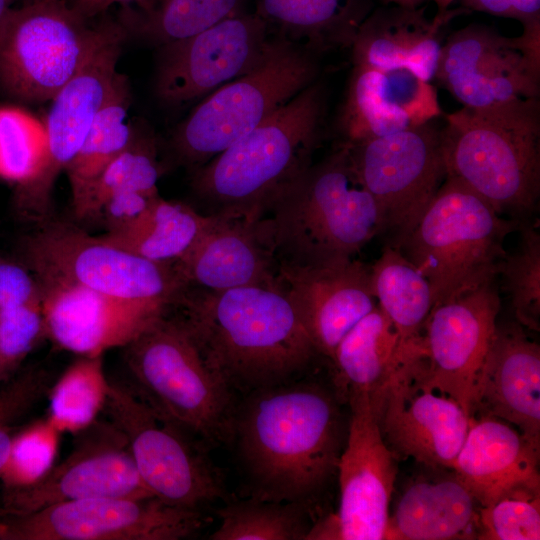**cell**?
I'll return each instance as SVG.
<instances>
[{
	"label": "cell",
	"instance_id": "6da1fadb",
	"mask_svg": "<svg viewBox=\"0 0 540 540\" xmlns=\"http://www.w3.org/2000/svg\"><path fill=\"white\" fill-rule=\"evenodd\" d=\"M338 403L311 383L251 392L236 409L233 439L252 498L303 505L324 488L342 451Z\"/></svg>",
	"mask_w": 540,
	"mask_h": 540
},
{
	"label": "cell",
	"instance_id": "7a4b0ae2",
	"mask_svg": "<svg viewBox=\"0 0 540 540\" xmlns=\"http://www.w3.org/2000/svg\"><path fill=\"white\" fill-rule=\"evenodd\" d=\"M174 305L209 367L250 392L288 383L318 354L281 286L187 288Z\"/></svg>",
	"mask_w": 540,
	"mask_h": 540
},
{
	"label": "cell",
	"instance_id": "3957f363",
	"mask_svg": "<svg viewBox=\"0 0 540 540\" xmlns=\"http://www.w3.org/2000/svg\"><path fill=\"white\" fill-rule=\"evenodd\" d=\"M253 222L277 264L300 266L353 259L384 230L346 143L283 187Z\"/></svg>",
	"mask_w": 540,
	"mask_h": 540
},
{
	"label": "cell",
	"instance_id": "277c9868",
	"mask_svg": "<svg viewBox=\"0 0 540 540\" xmlns=\"http://www.w3.org/2000/svg\"><path fill=\"white\" fill-rule=\"evenodd\" d=\"M325 93L313 82L192 179L207 215L256 220L269 201L302 173L321 137Z\"/></svg>",
	"mask_w": 540,
	"mask_h": 540
},
{
	"label": "cell",
	"instance_id": "5b68a950",
	"mask_svg": "<svg viewBox=\"0 0 540 540\" xmlns=\"http://www.w3.org/2000/svg\"><path fill=\"white\" fill-rule=\"evenodd\" d=\"M538 104L501 110L467 107L448 114L440 130L446 177L454 178L500 214L523 221L540 195Z\"/></svg>",
	"mask_w": 540,
	"mask_h": 540
},
{
	"label": "cell",
	"instance_id": "8992f818",
	"mask_svg": "<svg viewBox=\"0 0 540 540\" xmlns=\"http://www.w3.org/2000/svg\"><path fill=\"white\" fill-rule=\"evenodd\" d=\"M520 221L504 219L462 182L445 177L397 249L428 280L433 307L495 281L504 240Z\"/></svg>",
	"mask_w": 540,
	"mask_h": 540
},
{
	"label": "cell",
	"instance_id": "52a82bcc",
	"mask_svg": "<svg viewBox=\"0 0 540 540\" xmlns=\"http://www.w3.org/2000/svg\"><path fill=\"white\" fill-rule=\"evenodd\" d=\"M124 349L132 388L158 413L192 437L214 444L233 440L230 387L179 319L164 314Z\"/></svg>",
	"mask_w": 540,
	"mask_h": 540
},
{
	"label": "cell",
	"instance_id": "ba28073f",
	"mask_svg": "<svg viewBox=\"0 0 540 540\" xmlns=\"http://www.w3.org/2000/svg\"><path fill=\"white\" fill-rule=\"evenodd\" d=\"M310 50L281 36L249 73L207 95L174 130L179 163L201 167L249 133L317 76Z\"/></svg>",
	"mask_w": 540,
	"mask_h": 540
},
{
	"label": "cell",
	"instance_id": "9c48e42d",
	"mask_svg": "<svg viewBox=\"0 0 540 540\" xmlns=\"http://www.w3.org/2000/svg\"><path fill=\"white\" fill-rule=\"evenodd\" d=\"M67 0H30L0 22V91L43 103L84 66L116 21L92 24Z\"/></svg>",
	"mask_w": 540,
	"mask_h": 540
},
{
	"label": "cell",
	"instance_id": "30bf717a",
	"mask_svg": "<svg viewBox=\"0 0 540 540\" xmlns=\"http://www.w3.org/2000/svg\"><path fill=\"white\" fill-rule=\"evenodd\" d=\"M40 285H74L103 294L173 306L187 288L176 263L137 256L67 223H49L23 243Z\"/></svg>",
	"mask_w": 540,
	"mask_h": 540
},
{
	"label": "cell",
	"instance_id": "8fae6325",
	"mask_svg": "<svg viewBox=\"0 0 540 540\" xmlns=\"http://www.w3.org/2000/svg\"><path fill=\"white\" fill-rule=\"evenodd\" d=\"M104 410L123 434L141 481L152 496L192 510L225 497L221 472L204 450L133 388L110 381Z\"/></svg>",
	"mask_w": 540,
	"mask_h": 540
},
{
	"label": "cell",
	"instance_id": "7c38bea8",
	"mask_svg": "<svg viewBox=\"0 0 540 540\" xmlns=\"http://www.w3.org/2000/svg\"><path fill=\"white\" fill-rule=\"evenodd\" d=\"M540 28L508 38L471 25L443 44L436 76L451 94L477 111H501L538 104Z\"/></svg>",
	"mask_w": 540,
	"mask_h": 540
},
{
	"label": "cell",
	"instance_id": "4fadbf2b",
	"mask_svg": "<svg viewBox=\"0 0 540 540\" xmlns=\"http://www.w3.org/2000/svg\"><path fill=\"white\" fill-rule=\"evenodd\" d=\"M200 510L156 497H91L0 517V540H179L203 525Z\"/></svg>",
	"mask_w": 540,
	"mask_h": 540
},
{
	"label": "cell",
	"instance_id": "5bb4252c",
	"mask_svg": "<svg viewBox=\"0 0 540 540\" xmlns=\"http://www.w3.org/2000/svg\"><path fill=\"white\" fill-rule=\"evenodd\" d=\"M346 403L351 417L336 471L339 507L311 526L305 540L384 539L398 457L383 440L375 397L357 394Z\"/></svg>",
	"mask_w": 540,
	"mask_h": 540
},
{
	"label": "cell",
	"instance_id": "9a60e30c",
	"mask_svg": "<svg viewBox=\"0 0 540 540\" xmlns=\"http://www.w3.org/2000/svg\"><path fill=\"white\" fill-rule=\"evenodd\" d=\"M344 143V142H343ZM355 169L377 202L396 247L411 232L446 177L440 130L431 122L348 144Z\"/></svg>",
	"mask_w": 540,
	"mask_h": 540
},
{
	"label": "cell",
	"instance_id": "2e32d148",
	"mask_svg": "<svg viewBox=\"0 0 540 540\" xmlns=\"http://www.w3.org/2000/svg\"><path fill=\"white\" fill-rule=\"evenodd\" d=\"M272 40L258 14L238 13L195 35L163 44L156 63V96L168 106L206 97L256 68Z\"/></svg>",
	"mask_w": 540,
	"mask_h": 540
},
{
	"label": "cell",
	"instance_id": "e0dca14e",
	"mask_svg": "<svg viewBox=\"0 0 540 540\" xmlns=\"http://www.w3.org/2000/svg\"><path fill=\"white\" fill-rule=\"evenodd\" d=\"M77 434L71 453L40 479L4 487L0 517L91 497H154L141 481L123 434L109 420H96Z\"/></svg>",
	"mask_w": 540,
	"mask_h": 540
},
{
	"label": "cell",
	"instance_id": "ac0fdd59",
	"mask_svg": "<svg viewBox=\"0 0 540 540\" xmlns=\"http://www.w3.org/2000/svg\"><path fill=\"white\" fill-rule=\"evenodd\" d=\"M494 282L434 306L420 338V375L458 402L468 416L497 326L500 297Z\"/></svg>",
	"mask_w": 540,
	"mask_h": 540
},
{
	"label": "cell",
	"instance_id": "d6986e66",
	"mask_svg": "<svg viewBox=\"0 0 540 540\" xmlns=\"http://www.w3.org/2000/svg\"><path fill=\"white\" fill-rule=\"evenodd\" d=\"M416 356L375 397L380 431L398 458L452 469L467 435L469 416L453 398L424 381Z\"/></svg>",
	"mask_w": 540,
	"mask_h": 540
},
{
	"label": "cell",
	"instance_id": "ffe728a7",
	"mask_svg": "<svg viewBox=\"0 0 540 540\" xmlns=\"http://www.w3.org/2000/svg\"><path fill=\"white\" fill-rule=\"evenodd\" d=\"M126 36L125 29L116 21L80 71L50 100L43 120L48 161L37 180L18 188L17 202L23 211H43L57 176L66 170L83 145L120 74L117 64Z\"/></svg>",
	"mask_w": 540,
	"mask_h": 540
},
{
	"label": "cell",
	"instance_id": "44dd1931",
	"mask_svg": "<svg viewBox=\"0 0 540 540\" xmlns=\"http://www.w3.org/2000/svg\"><path fill=\"white\" fill-rule=\"evenodd\" d=\"M41 288L46 337L79 356H99L125 347L171 307L74 285Z\"/></svg>",
	"mask_w": 540,
	"mask_h": 540
},
{
	"label": "cell",
	"instance_id": "7402d4cb",
	"mask_svg": "<svg viewBox=\"0 0 540 540\" xmlns=\"http://www.w3.org/2000/svg\"><path fill=\"white\" fill-rule=\"evenodd\" d=\"M277 277L318 354L329 359L346 333L377 305L370 265L354 258L319 266L278 263Z\"/></svg>",
	"mask_w": 540,
	"mask_h": 540
},
{
	"label": "cell",
	"instance_id": "603a6c76",
	"mask_svg": "<svg viewBox=\"0 0 540 540\" xmlns=\"http://www.w3.org/2000/svg\"><path fill=\"white\" fill-rule=\"evenodd\" d=\"M471 415L504 420L540 448V346L519 325L496 326L473 390Z\"/></svg>",
	"mask_w": 540,
	"mask_h": 540
},
{
	"label": "cell",
	"instance_id": "cb8c5ba5",
	"mask_svg": "<svg viewBox=\"0 0 540 540\" xmlns=\"http://www.w3.org/2000/svg\"><path fill=\"white\" fill-rule=\"evenodd\" d=\"M441 114L435 87L407 70L354 65L340 115L353 144L432 122Z\"/></svg>",
	"mask_w": 540,
	"mask_h": 540
},
{
	"label": "cell",
	"instance_id": "d4e9b609",
	"mask_svg": "<svg viewBox=\"0 0 540 540\" xmlns=\"http://www.w3.org/2000/svg\"><path fill=\"white\" fill-rule=\"evenodd\" d=\"M188 286L223 291L279 286L277 261L253 221L215 215L193 247L175 262Z\"/></svg>",
	"mask_w": 540,
	"mask_h": 540
},
{
	"label": "cell",
	"instance_id": "484cf974",
	"mask_svg": "<svg viewBox=\"0 0 540 540\" xmlns=\"http://www.w3.org/2000/svg\"><path fill=\"white\" fill-rule=\"evenodd\" d=\"M539 452L506 421L471 415L452 469L484 507L517 485L540 483Z\"/></svg>",
	"mask_w": 540,
	"mask_h": 540
},
{
	"label": "cell",
	"instance_id": "4316f807",
	"mask_svg": "<svg viewBox=\"0 0 540 540\" xmlns=\"http://www.w3.org/2000/svg\"><path fill=\"white\" fill-rule=\"evenodd\" d=\"M375 15L363 21L351 44L354 65L380 70H407L430 82L441 56V29L455 12H440L428 21L415 9Z\"/></svg>",
	"mask_w": 540,
	"mask_h": 540
},
{
	"label": "cell",
	"instance_id": "83f0119b",
	"mask_svg": "<svg viewBox=\"0 0 540 540\" xmlns=\"http://www.w3.org/2000/svg\"><path fill=\"white\" fill-rule=\"evenodd\" d=\"M419 340L404 342L377 304L346 333L330 359L339 403L357 394L379 395L418 354Z\"/></svg>",
	"mask_w": 540,
	"mask_h": 540
},
{
	"label": "cell",
	"instance_id": "f1b7e54d",
	"mask_svg": "<svg viewBox=\"0 0 540 540\" xmlns=\"http://www.w3.org/2000/svg\"><path fill=\"white\" fill-rule=\"evenodd\" d=\"M480 504L454 473L416 480L389 516L385 540L477 539Z\"/></svg>",
	"mask_w": 540,
	"mask_h": 540
},
{
	"label": "cell",
	"instance_id": "f546056e",
	"mask_svg": "<svg viewBox=\"0 0 540 540\" xmlns=\"http://www.w3.org/2000/svg\"><path fill=\"white\" fill-rule=\"evenodd\" d=\"M215 219L191 206L160 195L128 228L101 236L142 258L175 263L198 241Z\"/></svg>",
	"mask_w": 540,
	"mask_h": 540
},
{
	"label": "cell",
	"instance_id": "4dcf8cb0",
	"mask_svg": "<svg viewBox=\"0 0 540 540\" xmlns=\"http://www.w3.org/2000/svg\"><path fill=\"white\" fill-rule=\"evenodd\" d=\"M256 14L281 37L318 51L351 46L363 22L357 0H258Z\"/></svg>",
	"mask_w": 540,
	"mask_h": 540
},
{
	"label": "cell",
	"instance_id": "1f68e13d",
	"mask_svg": "<svg viewBox=\"0 0 540 540\" xmlns=\"http://www.w3.org/2000/svg\"><path fill=\"white\" fill-rule=\"evenodd\" d=\"M130 104V85L126 76L120 73L111 95L96 115L83 145L65 170L76 216L82 210L99 176L136 136L127 120Z\"/></svg>",
	"mask_w": 540,
	"mask_h": 540
},
{
	"label": "cell",
	"instance_id": "d6a6232c",
	"mask_svg": "<svg viewBox=\"0 0 540 540\" xmlns=\"http://www.w3.org/2000/svg\"><path fill=\"white\" fill-rule=\"evenodd\" d=\"M371 288L379 307L404 342L421 336L433 308L428 280L396 247L388 244L370 265Z\"/></svg>",
	"mask_w": 540,
	"mask_h": 540
},
{
	"label": "cell",
	"instance_id": "836d02e7",
	"mask_svg": "<svg viewBox=\"0 0 540 540\" xmlns=\"http://www.w3.org/2000/svg\"><path fill=\"white\" fill-rule=\"evenodd\" d=\"M243 0H149L141 7L125 6L119 23L132 33L161 46L195 35L238 14Z\"/></svg>",
	"mask_w": 540,
	"mask_h": 540
},
{
	"label": "cell",
	"instance_id": "e575fe53",
	"mask_svg": "<svg viewBox=\"0 0 540 540\" xmlns=\"http://www.w3.org/2000/svg\"><path fill=\"white\" fill-rule=\"evenodd\" d=\"M102 356H79L52 383L47 395V417L61 433L83 431L104 410L110 381Z\"/></svg>",
	"mask_w": 540,
	"mask_h": 540
},
{
	"label": "cell",
	"instance_id": "d590c367",
	"mask_svg": "<svg viewBox=\"0 0 540 540\" xmlns=\"http://www.w3.org/2000/svg\"><path fill=\"white\" fill-rule=\"evenodd\" d=\"M211 540H305L310 528L303 505L255 498L219 509Z\"/></svg>",
	"mask_w": 540,
	"mask_h": 540
},
{
	"label": "cell",
	"instance_id": "8d00e7d4",
	"mask_svg": "<svg viewBox=\"0 0 540 540\" xmlns=\"http://www.w3.org/2000/svg\"><path fill=\"white\" fill-rule=\"evenodd\" d=\"M48 143L43 120L14 105L0 107V178L18 188L43 173Z\"/></svg>",
	"mask_w": 540,
	"mask_h": 540
},
{
	"label": "cell",
	"instance_id": "74e56055",
	"mask_svg": "<svg viewBox=\"0 0 540 540\" xmlns=\"http://www.w3.org/2000/svg\"><path fill=\"white\" fill-rule=\"evenodd\" d=\"M516 250L501 262L504 288L518 323L540 330V234L534 225L520 221Z\"/></svg>",
	"mask_w": 540,
	"mask_h": 540
},
{
	"label": "cell",
	"instance_id": "f35d334b",
	"mask_svg": "<svg viewBox=\"0 0 540 540\" xmlns=\"http://www.w3.org/2000/svg\"><path fill=\"white\" fill-rule=\"evenodd\" d=\"M160 169L150 142L137 139L105 168L93 186L78 218H94L111 196L129 191L157 194Z\"/></svg>",
	"mask_w": 540,
	"mask_h": 540
},
{
	"label": "cell",
	"instance_id": "ab89813d",
	"mask_svg": "<svg viewBox=\"0 0 540 540\" xmlns=\"http://www.w3.org/2000/svg\"><path fill=\"white\" fill-rule=\"evenodd\" d=\"M477 539H540V483L517 485L480 507Z\"/></svg>",
	"mask_w": 540,
	"mask_h": 540
},
{
	"label": "cell",
	"instance_id": "60d3db41",
	"mask_svg": "<svg viewBox=\"0 0 540 540\" xmlns=\"http://www.w3.org/2000/svg\"><path fill=\"white\" fill-rule=\"evenodd\" d=\"M60 431L48 419H39L19 431L0 475L4 487L29 485L54 465Z\"/></svg>",
	"mask_w": 540,
	"mask_h": 540
},
{
	"label": "cell",
	"instance_id": "b9f144b4",
	"mask_svg": "<svg viewBox=\"0 0 540 540\" xmlns=\"http://www.w3.org/2000/svg\"><path fill=\"white\" fill-rule=\"evenodd\" d=\"M50 373L33 366L17 371L0 389V475L10 456L17 424L47 396L52 385Z\"/></svg>",
	"mask_w": 540,
	"mask_h": 540
},
{
	"label": "cell",
	"instance_id": "7bdbcfd3",
	"mask_svg": "<svg viewBox=\"0 0 540 540\" xmlns=\"http://www.w3.org/2000/svg\"><path fill=\"white\" fill-rule=\"evenodd\" d=\"M43 337L46 329L42 302L0 310V383L18 371Z\"/></svg>",
	"mask_w": 540,
	"mask_h": 540
},
{
	"label": "cell",
	"instance_id": "ee69618b",
	"mask_svg": "<svg viewBox=\"0 0 540 540\" xmlns=\"http://www.w3.org/2000/svg\"><path fill=\"white\" fill-rule=\"evenodd\" d=\"M42 302V288L28 267L0 260V310Z\"/></svg>",
	"mask_w": 540,
	"mask_h": 540
},
{
	"label": "cell",
	"instance_id": "f6af8a7d",
	"mask_svg": "<svg viewBox=\"0 0 540 540\" xmlns=\"http://www.w3.org/2000/svg\"><path fill=\"white\" fill-rule=\"evenodd\" d=\"M158 196L159 193L138 191L117 193L103 203L94 218L103 222L106 232L124 230L136 222Z\"/></svg>",
	"mask_w": 540,
	"mask_h": 540
},
{
	"label": "cell",
	"instance_id": "bcb514c9",
	"mask_svg": "<svg viewBox=\"0 0 540 540\" xmlns=\"http://www.w3.org/2000/svg\"><path fill=\"white\" fill-rule=\"evenodd\" d=\"M148 1L149 0H67L69 5L75 11L87 19H94L115 4L131 5L133 3L135 4L134 7H141Z\"/></svg>",
	"mask_w": 540,
	"mask_h": 540
},
{
	"label": "cell",
	"instance_id": "7dc6e473",
	"mask_svg": "<svg viewBox=\"0 0 540 540\" xmlns=\"http://www.w3.org/2000/svg\"><path fill=\"white\" fill-rule=\"evenodd\" d=\"M466 8L516 19L511 0H462Z\"/></svg>",
	"mask_w": 540,
	"mask_h": 540
},
{
	"label": "cell",
	"instance_id": "c3c4849f",
	"mask_svg": "<svg viewBox=\"0 0 540 540\" xmlns=\"http://www.w3.org/2000/svg\"><path fill=\"white\" fill-rule=\"evenodd\" d=\"M516 19L525 27L539 25L540 0H511Z\"/></svg>",
	"mask_w": 540,
	"mask_h": 540
},
{
	"label": "cell",
	"instance_id": "681fc988",
	"mask_svg": "<svg viewBox=\"0 0 540 540\" xmlns=\"http://www.w3.org/2000/svg\"><path fill=\"white\" fill-rule=\"evenodd\" d=\"M389 1L398 4L402 8L415 9L416 6L424 0H389Z\"/></svg>",
	"mask_w": 540,
	"mask_h": 540
},
{
	"label": "cell",
	"instance_id": "f907efd6",
	"mask_svg": "<svg viewBox=\"0 0 540 540\" xmlns=\"http://www.w3.org/2000/svg\"><path fill=\"white\" fill-rule=\"evenodd\" d=\"M12 1L13 0H0V22L11 7Z\"/></svg>",
	"mask_w": 540,
	"mask_h": 540
},
{
	"label": "cell",
	"instance_id": "816d5d0a",
	"mask_svg": "<svg viewBox=\"0 0 540 540\" xmlns=\"http://www.w3.org/2000/svg\"><path fill=\"white\" fill-rule=\"evenodd\" d=\"M435 3L437 4L438 8H439V13L440 12H445L447 11V8L449 7V5L454 1V0H434Z\"/></svg>",
	"mask_w": 540,
	"mask_h": 540
}]
</instances>
